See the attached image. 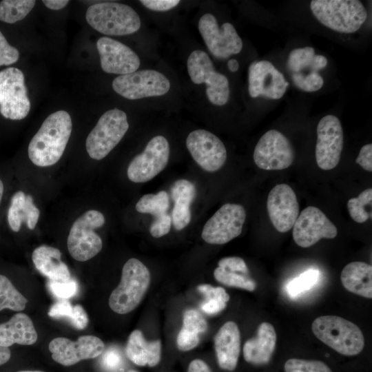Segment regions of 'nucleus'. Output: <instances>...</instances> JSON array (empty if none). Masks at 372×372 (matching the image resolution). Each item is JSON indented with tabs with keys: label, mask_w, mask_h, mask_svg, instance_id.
<instances>
[{
	"label": "nucleus",
	"mask_w": 372,
	"mask_h": 372,
	"mask_svg": "<svg viewBox=\"0 0 372 372\" xmlns=\"http://www.w3.org/2000/svg\"><path fill=\"white\" fill-rule=\"evenodd\" d=\"M72 130L68 112L59 110L50 114L43 121L28 145V156L39 167H49L61 158Z\"/></svg>",
	"instance_id": "nucleus-1"
},
{
	"label": "nucleus",
	"mask_w": 372,
	"mask_h": 372,
	"mask_svg": "<svg viewBox=\"0 0 372 372\" xmlns=\"http://www.w3.org/2000/svg\"><path fill=\"white\" fill-rule=\"evenodd\" d=\"M198 290L205 296V300H217L227 303L229 300V294L220 287H214L211 285L203 284L198 285Z\"/></svg>",
	"instance_id": "nucleus-47"
},
{
	"label": "nucleus",
	"mask_w": 372,
	"mask_h": 372,
	"mask_svg": "<svg viewBox=\"0 0 372 372\" xmlns=\"http://www.w3.org/2000/svg\"><path fill=\"white\" fill-rule=\"evenodd\" d=\"M182 327L200 334L206 331L207 323L198 311L189 309L184 313Z\"/></svg>",
	"instance_id": "nucleus-41"
},
{
	"label": "nucleus",
	"mask_w": 372,
	"mask_h": 372,
	"mask_svg": "<svg viewBox=\"0 0 372 372\" xmlns=\"http://www.w3.org/2000/svg\"><path fill=\"white\" fill-rule=\"evenodd\" d=\"M34 0H3L0 1V21L14 23L23 19L32 10Z\"/></svg>",
	"instance_id": "nucleus-32"
},
{
	"label": "nucleus",
	"mask_w": 372,
	"mask_h": 372,
	"mask_svg": "<svg viewBox=\"0 0 372 372\" xmlns=\"http://www.w3.org/2000/svg\"><path fill=\"white\" fill-rule=\"evenodd\" d=\"M285 372H332L323 362L298 358L289 359L285 364Z\"/></svg>",
	"instance_id": "nucleus-38"
},
{
	"label": "nucleus",
	"mask_w": 372,
	"mask_h": 372,
	"mask_svg": "<svg viewBox=\"0 0 372 372\" xmlns=\"http://www.w3.org/2000/svg\"><path fill=\"white\" fill-rule=\"evenodd\" d=\"M127 372H138V371H135V370H130V371H128Z\"/></svg>",
	"instance_id": "nucleus-58"
},
{
	"label": "nucleus",
	"mask_w": 372,
	"mask_h": 372,
	"mask_svg": "<svg viewBox=\"0 0 372 372\" xmlns=\"http://www.w3.org/2000/svg\"><path fill=\"white\" fill-rule=\"evenodd\" d=\"M102 70L110 74H127L138 69V56L126 45L107 37L96 42Z\"/></svg>",
	"instance_id": "nucleus-21"
},
{
	"label": "nucleus",
	"mask_w": 372,
	"mask_h": 372,
	"mask_svg": "<svg viewBox=\"0 0 372 372\" xmlns=\"http://www.w3.org/2000/svg\"><path fill=\"white\" fill-rule=\"evenodd\" d=\"M88 24L99 32L110 36L133 34L141 28L137 12L130 6L117 2L97 3L86 11Z\"/></svg>",
	"instance_id": "nucleus-4"
},
{
	"label": "nucleus",
	"mask_w": 372,
	"mask_h": 372,
	"mask_svg": "<svg viewBox=\"0 0 372 372\" xmlns=\"http://www.w3.org/2000/svg\"><path fill=\"white\" fill-rule=\"evenodd\" d=\"M343 147V130L338 117L329 114L317 126L316 160L323 170L335 167L340 162Z\"/></svg>",
	"instance_id": "nucleus-15"
},
{
	"label": "nucleus",
	"mask_w": 372,
	"mask_h": 372,
	"mask_svg": "<svg viewBox=\"0 0 372 372\" xmlns=\"http://www.w3.org/2000/svg\"><path fill=\"white\" fill-rule=\"evenodd\" d=\"M10 355L9 348L0 346V365L6 363L10 360Z\"/></svg>",
	"instance_id": "nucleus-54"
},
{
	"label": "nucleus",
	"mask_w": 372,
	"mask_h": 372,
	"mask_svg": "<svg viewBox=\"0 0 372 372\" xmlns=\"http://www.w3.org/2000/svg\"><path fill=\"white\" fill-rule=\"evenodd\" d=\"M293 84L300 90L313 92L319 90L324 84L322 76L316 72H310L307 74L293 73L291 75Z\"/></svg>",
	"instance_id": "nucleus-39"
},
{
	"label": "nucleus",
	"mask_w": 372,
	"mask_h": 372,
	"mask_svg": "<svg viewBox=\"0 0 372 372\" xmlns=\"http://www.w3.org/2000/svg\"><path fill=\"white\" fill-rule=\"evenodd\" d=\"M48 315L54 318H68L72 325L79 330L85 329L89 320L87 313L81 305L72 306L67 300H60L52 304Z\"/></svg>",
	"instance_id": "nucleus-30"
},
{
	"label": "nucleus",
	"mask_w": 372,
	"mask_h": 372,
	"mask_svg": "<svg viewBox=\"0 0 372 372\" xmlns=\"http://www.w3.org/2000/svg\"><path fill=\"white\" fill-rule=\"evenodd\" d=\"M169 205L167 192L161 191L156 194L143 195L136 204V209L140 213L150 214L157 218L167 214Z\"/></svg>",
	"instance_id": "nucleus-33"
},
{
	"label": "nucleus",
	"mask_w": 372,
	"mask_h": 372,
	"mask_svg": "<svg viewBox=\"0 0 372 372\" xmlns=\"http://www.w3.org/2000/svg\"><path fill=\"white\" fill-rule=\"evenodd\" d=\"M227 303L217 300H207L201 305L202 310L209 315H214L222 311Z\"/></svg>",
	"instance_id": "nucleus-50"
},
{
	"label": "nucleus",
	"mask_w": 372,
	"mask_h": 372,
	"mask_svg": "<svg viewBox=\"0 0 372 372\" xmlns=\"http://www.w3.org/2000/svg\"><path fill=\"white\" fill-rule=\"evenodd\" d=\"M129 128L125 112L112 109L105 112L88 134L85 148L94 160L104 158L121 141Z\"/></svg>",
	"instance_id": "nucleus-6"
},
{
	"label": "nucleus",
	"mask_w": 372,
	"mask_h": 372,
	"mask_svg": "<svg viewBox=\"0 0 372 372\" xmlns=\"http://www.w3.org/2000/svg\"><path fill=\"white\" fill-rule=\"evenodd\" d=\"M37 340V333L30 318L23 313L14 314L8 321L0 324V346L14 344L31 345Z\"/></svg>",
	"instance_id": "nucleus-24"
},
{
	"label": "nucleus",
	"mask_w": 372,
	"mask_h": 372,
	"mask_svg": "<svg viewBox=\"0 0 372 372\" xmlns=\"http://www.w3.org/2000/svg\"><path fill=\"white\" fill-rule=\"evenodd\" d=\"M340 279L349 291L366 298H372V266L364 262H352L342 269Z\"/></svg>",
	"instance_id": "nucleus-29"
},
{
	"label": "nucleus",
	"mask_w": 372,
	"mask_h": 372,
	"mask_svg": "<svg viewBox=\"0 0 372 372\" xmlns=\"http://www.w3.org/2000/svg\"><path fill=\"white\" fill-rule=\"evenodd\" d=\"M48 288L52 293L61 300H67L76 295L78 285L74 280L66 282H48Z\"/></svg>",
	"instance_id": "nucleus-42"
},
{
	"label": "nucleus",
	"mask_w": 372,
	"mask_h": 372,
	"mask_svg": "<svg viewBox=\"0 0 372 372\" xmlns=\"http://www.w3.org/2000/svg\"><path fill=\"white\" fill-rule=\"evenodd\" d=\"M310 8L322 24L344 34L358 30L367 17L364 5L358 0H313Z\"/></svg>",
	"instance_id": "nucleus-5"
},
{
	"label": "nucleus",
	"mask_w": 372,
	"mask_h": 372,
	"mask_svg": "<svg viewBox=\"0 0 372 372\" xmlns=\"http://www.w3.org/2000/svg\"><path fill=\"white\" fill-rule=\"evenodd\" d=\"M103 342L94 335H83L76 341L59 337L49 344L52 359L63 366H72L77 362L93 359L103 352Z\"/></svg>",
	"instance_id": "nucleus-18"
},
{
	"label": "nucleus",
	"mask_w": 372,
	"mask_h": 372,
	"mask_svg": "<svg viewBox=\"0 0 372 372\" xmlns=\"http://www.w3.org/2000/svg\"><path fill=\"white\" fill-rule=\"evenodd\" d=\"M19 372H41V371H19Z\"/></svg>",
	"instance_id": "nucleus-57"
},
{
	"label": "nucleus",
	"mask_w": 372,
	"mask_h": 372,
	"mask_svg": "<svg viewBox=\"0 0 372 372\" xmlns=\"http://www.w3.org/2000/svg\"><path fill=\"white\" fill-rule=\"evenodd\" d=\"M356 163L360 165L364 170L372 172V144H366L362 147L358 156L356 158Z\"/></svg>",
	"instance_id": "nucleus-49"
},
{
	"label": "nucleus",
	"mask_w": 372,
	"mask_h": 372,
	"mask_svg": "<svg viewBox=\"0 0 372 372\" xmlns=\"http://www.w3.org/2000/svg\"><path fill=\"white\" fill-rule=\"evenodd\" d=\"M23 72L16 68L0 71V113L6 118L21 120L30 110Z\"/></svg>",
	"instance_id": "nucleus-10"
},
{
	"label": "nucleus",
	"mask_w": 372,
	"mask_h": 372,
	"mask_svg": "<svg viewBox=\"0 0 372 372\" xmlns=\"http://www.w3.org/2000/svg\"><path fill=\"white\" fill-rule=\"evenodd\" d=\"M214 276L218 282L229 287H238L249 291H254L256 287L255 281L247 275L231 272L219 267L215 269Z\"/></svg>",
	"instance_id": "nucleus-35"
},
{
	"label": "nucleus",
	"mask_w": 372,
	"mask_h": 372,
	"mask_svg": "<svg viewBox=\"0 0 372 372\" xmlns=\"http://www.w3.org/2000/svg\"><path fill=\"white\" fill-rule=\"evenodd\" d=\"M140 2L145 8L154 11H167L176 7L179 0H141Z\"/></svg>",
	"instance_id": "nucleus-48"
},
{
	"label": "nucleus",
	"mask_w": 372,
	"mask_h": 372,
	"mask_svg": "<svg viewBox=\"0 0 372 372\" xmlns=\"http://www.w3.org/2000/svg\"><path fill=\"white\" fill-rule=\"evenodd\" d=\"M372 189L362 191L358 197L351 198L347 202V209L351 218L358 223H362L371 218V213L366 207H371Z\"/></svg>",
	"instance_id": "nucleus-34"
},
{
	"label": "nucleus",
	"mask_w": 372,
	"mask_h": 372,
	"mask_svg": "<svg viewBox=\"0 0 372 372\" xmlns=\"http://www.w3.org/2000/svg\"><path fill=\"white\" fill-rule=\"evenodd\" d=\"M214 348L219 366L234 371L240 351V333L234 322L228 321L220 328L214 338Z\"/></svg>",
	"instance_id": "nucleus-22"
},
{
	"label": "nucleus",
	"mask_w": 372,
	"mask_h": 372,
	"mask_svg": "<svg viewBox=\"0 0 372 372\" xmlns=\"http://www.w3.org/2000/svg\"><path fill=\"white\" fill-rule=\"evenodd\" d=\"M276 333L273 326L262 322L258 327L256 335L246 341L243 355L246 362L254 365L267 364L274 352Z\"/></svg>",
	"instance_id": "nucleus-23"
},
{
	"label": "nucleus",
	"mask_w": 372,
	"mask_h": 372,
	"mask_svg": "<svg viewBox=\"0 0 372 372\" xmlns=\"http://www.w3.org/2000/svg\"><path fill=\"white\" fill-rule=\"evenodd\" d=\"M319 278L320 271L318 269H309L287 284V292L291 297L297 296L311 289Z\"/></svg>",
	"instance_id": "nucleus-37"
},
{
	"label": "nucleus",
	"mask_w": 372,
	"mask_h": 372,
	"mask_svg": "<svg viewBox=\"0 0 372 372\" xmlns=\"http://www.w3.org/2000/svg\"><path fill=\"white\" fill-rule=\"evenodd\" d=\"M105 223L103 214L97 210H88L72 224L67 240L70 256L76 260L87 261L102 249L101 237L94 231Z\"/></svg>",
	"instance_id": "nucleus-7"
},
{
	"label": "nucleus",
	"mask_w": 372,
	"mask_h": 372,
	"mask_svg": "<svg viewBox=\"0 0 372 372\" xmlns=\"http://www.w3.org/2000/svg\"><path fill=\"white\" fill-rule=\"evenodd\" d=\"M170 87L169 79L154 70H143L119 75L112 81L113 90L130 100L160 96L167 93Z\"/></svg>",
	"instance_id": "nucleus-9"
},
{
	"label": "nucleus",
	"mask_w": 372,
	"mask_h": 372,
	"mask_svg": "<svg viewBox=\"0 0 372 372\" xmlns=\"http://www.w3.org/2000/svg\"><path fill=\"white\" fill-rule=\"evenodd\" d=\"M327 65V59L322 55L316 54L310 72H318L319 70L324 68Z\"/></svg>",
	"instance_id": "nucleus-52"
},
{
	"label": "nucleus",
	"mask_w": 372,
	"mask_h": 372,
	"mask_svg": "<svg viewBox=\"0 0 372 372\" xmlns=\"http://www.w3.org/2000/svg\"><path fill=\"white\" fill-rule=\"evenodd\" d=\"M245 219L246 211L242 205L226 203L207 221L201 236L209 244H225L241 234Z\"/></svg>",
	"instance_id": "nucleus-11"
},
{
	"label": "nucleus",
	"mask_w": 372,
	"mask_h": 372,
	"mask_svg": "<svg viewBox=\"0 0 372 372\" xmlns=\"http://www.w3.org/2000/svg\"><path fill=\"white\" fill-rule=\"evenodd\" d=\"M172 218L167 213L157 218H154L149 228L150 234L154 238H161L170 231Z\"/></svg>",
	"instance_id": "nucleus-46"
},
{
	"label": "nucleus",
	"mask_w": 372,
	"mask_h": 372,
	"mask_svg": "<svg viewBox=\"0 0 372 372\" xmlns=\"http://www.w3.org/2000/svg\"><path fill=\"white\" fill-rule=\"evenodd\" d=\"M316 337L337 351L348 356L360 353L364 347V338L354 323L336 316L316 318L311 325Z\"/></svg>",
	"instance_id": "nucleus-2"
},
{
	"label": "nucleus",
	"mask_w": 372,
	"mask_h": 372,
	"mask_svg": "<svg viewBox=\"0 0 372 372\" xmlns=\"http://www.w3.org/2000/svg\"><path fill=\"white\" fill-rule=\"evenodd\" d=\"M188 372H211L207 364L203 360L196 359L192 361L188 367Z\"/></svg>",
	"instance_id": "nucleus-51"
},
{
	"label": "nucleus",
	"mask_w": 372,
	"mask_h": 372,
	"mask_svg": "<svg viewBox=\"0 0 372 372\" xmlns=\"http://www.w3.org/2000/svg\"><path fill=\"white\" fill-rule=\"evenodd\" d=\"M186 146L196 163L204 170H219L227 160V150L221 140L205 130H196L189 134Z\"/></svg>",
	"instance_id": "nucleus-17"
},
{
	"label": "nucleus",
	"mask_w": 372,
	"mask_h": 372,
	"mask_svg": "<svg viewBox=\"0 0 372 372\" xmlns=\"http://www.w3.org/2000/svg\"><path fill=\"white\" fill-rule=\"evenodd\" d=\"M169 145L163 136L153 137L143 152L130 162L127 170L130 180L145 183L158 175L167 166L169 158Z\"/></svg>",
	"instance_id": "nucleus-13"
},
{
	"label": "nucleus",
	"mask_w": 372,
	"mask_h": 372,
	"mask_svg": "<svg viewBox=\"0 0 372 372\" xmlns=\"http://www.w3.org/2000/svg\"><path fill=\"white\" fill-rule=\"evenodd\" d=\"M125 353L127 357L138 366H154L160 361L161 343L160 340L147 342L142 332L133 331L128 338Z\"/></svg>",
	"instance_id": "nucleus-27"
},
{
	"label": "nucleus",
	"mask_w": 372,
	"mask_h": 372,
	"mask_svg": "<svg viewBox=\"0 0 372 372\" xmlns=\"http://www.w3.org/2000/svg\"><path fill=\"white\" fill-rule=\"evenodd\" d=\"M196 195L195 185L188 180L179 179L171 187V196L174 203L172 221L176 230L186 227L191 221L190 205Z\"/></svg>",
	"instance_id": "nucleus-26"
},
{
	"label": "nucleus",
	"mask_w": 372,
	"mask_h": 372,
	"mask_svg": "<svg viewBox=\"0 0 372 372\" xmlns=\"http://www.w3.org/2000/svg\"><path fill=\"white\" fill-rule=\"evenodd\" d=\"M199 334L182 327L177 336L178 348L187 351L195 348L199 343Z\"/></svg>",
	"instance_id": "nucleus-44"
},
{
	"label": "nucleus",
	"mask_w": 372,
	"mask_h": 372,
	"mask_svg": "<svg viewBox=\"0 0 372 372\" xmlns=\"http://www.w3.org/2000/svg\"><path fill=\"white\" fill-rule=\"evenodd\" d=\"M61 258L60 250L48 245L37 247L32 254L36 269L53 282H66L71 279L69 269Z\"/></svg>",
	"instance_id": "nucleus-25"
},
{
	"label": "nucleus",
	"mask_w": 372,
	"mask_h": 372,
	"mask_svg": "<svg viewBox=\"0 0 372 372\" xmlns=\"http://www.w3.org/2000/svg\"><path fill=\"white\" fill-rule=\"evenodd\" d=\"M337 234L335 225L320 209L313 206L304 209L293 226V238L303 248L313 245L322 238H334Z\"/></svg>",
	"instance_id": "nucleus-16"
},
{
	"label": "nucleus",
	"mask_w": 372,
	"mask_h": 372,
	"mask_svg": "<svg viewBox=\"0 0 372 372\" xmlns=\"http://www.w3.org/2000/svg\"><path fill=\"white\" fill-rule=\"evenodd\" d=\"M269 219L281 233L289 231L299 215V205L293 189L287 184H278L269 192L267 201Z\"/></svg>",
	"instance_id": "nucleus-20"
},
{
	"label": "nucleus",
	"mask_w": 372,
	"mask_h": 372,
	"mask_svg": "<svg viewBox=\"0 0 372 372\" xmlns=\"http://www.w3.org/2000/svg\"><path fill=\"white\" fill-rule=\"evenodd\" d=\"M19 57L18 50L8 43L0 31V66L14 63L18 61Z\"/></svg>",
	"instance_id": "nucleus-43"
},
{
	"label": "nucleus",
	"mask_w": 372,
	"mask_h": 372,
	"mask_svg": "<svg viewBox=\"0 0 372 372\" xmlns=\"http://www.w3.org/2000/svg\"><path fill=\"white\" fill-rule=\"evenodd\" d=\"M256 165L265 170H281L293 162L294 151L289 140L281 132L270 130L258 141L254 151Z\"/></svg>",
	"instance_id": "nucleus-14"
},
{
	"label": "nucleus",
	"mask_w": 372,
	"mask_h": 372,
	"mask_svg": "<svg viewBox=\"0 0 372 372\" xmlns=\"http://www.w3.org/2000/svg\"><path fill=\"white\" fill-rule=\"evenodd\" d=\"M39 216L40 211L34 205L31 196L22 191H18L12 196L8 210V222L13 231H19L23 223L30 229H34Z\"/></svg>",
	"instance_id": "nucleus-28"
},
{
	"label": "nucleus",
	"mask_w": 372,
	"mask_h": 372,
	"mask_svg": "<svg viewBox=\"0 0 372 372\" xmlns=\"http://www.w3.org/2000/svg\"><path fill=\"white\" fill-rule=\"evenodd\" d=\"M187 68L191 81L195 84H206V94L214 105L222 106L229 99V83L228 79L216 71L208 54L200 50L191 52Z\"/></svg>",
	"instance_id": "nucleus-8"
},
{
	"label": "nucleus",
	"mask_w": 372,
	"mask_h": 372,
	"mask_svg": "<svg viewBox=\"0 0 372 372\" xmlns=\"http://www.w3.org/2000/svg\"><path fill=\"white\" fill-rule=\"evenodd\" d=\"M3 190H4L3 183L2 180L0 179V204L3 198Z\"/></svg>",
	"instance_id": "nucleus-56"
},
{
	"label": "nucleus",
	"mask_w": 372,
	"mask_h": 372,
	"mask_svg": "<svg viewBox=\"0 0 372 372\" xmlns=\"http://www.w3.org/2000/svg\"><path fill=\"white\" fill-rule=\"evenodd\" d=\"M28 300L15 288L11 281L0 274V311L8 309L21 311L25 308Z\"/></svg>",
	"instance_id": "nucleus-31"
},
{
	"label": "nucleus",
	"mask_w": 372,
	"mask_h": 372,
	"mask_svg": "<svg viewBox=\"0 0 372 372\" xmlns=\"http://www.w3.org/2000/svg\"><path fill=\"white\" fill-rule=\"evenodd\" d=\"M227 67L231 72H235L239 68V63L236 59H231L227 62Z\"/></svg>",
	"instance_id": "nucleus-55"
},
{
	"label": "nucleus",
	"mask_w": 372,
	"mask_h": 372,
	"mask_svg": "<svg viewBox=\"0 0 372 372\" xmlns=\"http://www.w3.org/2000/svg\"><path fill=\"white\" fill-rule=\"evenodd\" d=\"M147 267L139 260L130 258L123 265L121 279L109 298L111 309L118 314H125L140 304L150 283Z\"/></svg>",
	"instance_id": "nucleus-3"
},
{
	"label": "nucleus",
	"mask_w": 372,
	"mask_h": 372,
	"mask_svg": "<svg viewBox=\"0 0 372 372\" xmlns=\"http://www.w3.org/2000/svg\"><path fill=\"white\" fill-rule=\"evenodd\" d=\"M218 267L227 271L247 275L248 267L244 260L238 256L225 257L218 261Z\"/></svg>",
	"instance_id": "nucleus-45"
},
{
	"label": "nucleus",
	"mask_w": 372,
	"mask_h": 372,
	"mask_svg": "<svg viewBox=\"0 0 372 372\" xmlns=\"http://www.w3.org/2000/svg\"><path fill=\"white\" fill-rule=\"evenodd\" d=\"M101 355L100 364L104 370L107 372L123 371L124 360L118 349L110 347Z\"/></svg>",
	"instance_id": "nucleus-40"
},
{
	"label": "nucleus",
	"mask_w": 372,
	"mask_h": 372,
	"mask_svg": "<svg viewBox=\"0 0 372 372\" xmlns=\"http://www.w3.org/2000/svg\"><path fill=\"white\" fill-rule=\"evenodd\" d=\"M198 26L207 49L216 58L225 59L242 50V39L231 23H225L219 27L216 17L206 13L199 19Z\"/></svg>",
	"instance_id": "nucleus-12"
},
{
	"label": "nucleus",
	"mask_w": 372,
	"mask_h": 372,
	"mask_svg": "<svg viewBox=\"0 0 372 372\" xmlns=\"http://www.w3.org/2000/svg\"><path fill=\"white\" fill-rule=\"evenodd\" d=\"M248 91L252 98L262 96L270 99H281L289 83L271 62H252L248 69Z\"/></svg>",
	"instance_id": "nucleus-19"
},
{
	"label": "nucleus",
	"mask_w": 372,
	"mask_h": 372,
	"mask_svg": "<svg viewBox=\"0 0 372 372\" xmlns=\"http://www.w3.org/2000/svg\"><path fill=\"white\" fill-rule=\"evenodd\" d=\"M315 56V50L312 47L294 49L289 55L287 67L292 74L302 72L306 69L311 70Z\"/></svg>",
	"instance_id": "nucleus-36"
},
{
	"label": "nucleus",
	"mask_w": 372,
	"mask_h": 372,
	"mask_svg": "<svg viewBox=\"0 0 372 372\" xmlns=\"http://www.w3.org/2000/svg\"><path fill=\"white\" fill-rule=\"evenodd\" d=\"M44 5L50 10H58L63 8L69 3L68 0H43Z\"/></svg>",
	"instance_id": "nucleus-53"
}]
</instances>
